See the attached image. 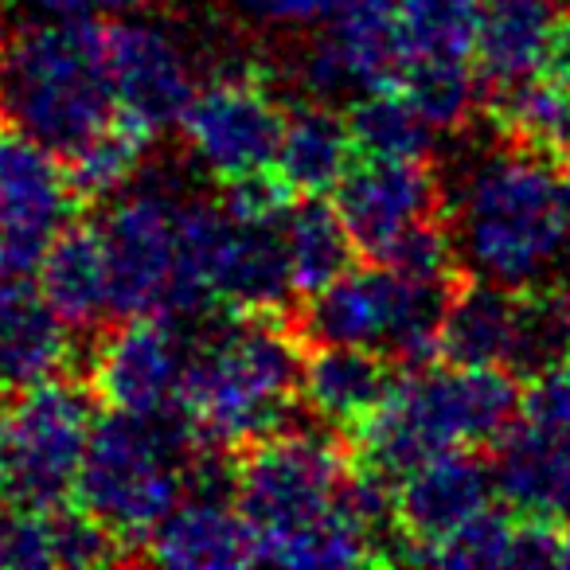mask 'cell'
<instances>
[{
    "instance_id": "1",
    "label": "cell",
    "mask_w": 570,
    "mask_h": 570,
    "mask_svg": "<svg viewBox=\"0 0 570 570\" xmlns=\"http://www.w3.org/2000/svg\"><path fill=\"white\" fill-rule=\"evenodd\" d=\"M309 344L294 313H243L230 317L199 352H191L180 387V419L196 450L235 453L254 438L285 426L302 399Z\"/></svg>"
},
{
    "instance_id": "2",
    "label": "cell",
    "mask_w": 570,
    "mask_h": 570,
    "mask_svg": "<svg viewBox=\"0 0 570 570\" xmlns=\"http://www.w3.org/2000/svg\"><path fill=\"white\" fill-rule=\"evenodd\" d=\"M508 367L434 364L406 372L391 399L348 438L360 469L395 484L450 450H497L520 422L523 387Z\"/></svg>"
},
{
    "instance_id": "3",
    "label": "cell",
    "mask_w": 570,
    "mask_h": 570,
    "mask_svg": "<svg viewBox=\"0 0 570 570\" xmlns=\"http://www.w3.org/2000/svg\"><path fill=\"white\" fill-rule=\"evenodd\" d=\"M562 176V165L508 141L469 173L458 204H450L469 274L500 285H547V274L570 254Z\"/></svg>"
},
{
    "instance_id": "4",
    "label": "cell",
    "mask_w": 570,
    "mask_h": 570,
    "mask_svg": "<svg viewBox=\"0 0 570 570\" xmlns=\"http://www.w3.org/2000/svg\"><path fill=\"white\" fill-rule=\"evenodd\" d=\"M0 110L4 126L71 157L114 118L106 24L90 17H48L12 32L0 48Z\"/></svg>"
},
{
    "instance_id": "5",
    "label": "cell",
    "mask_w": 570,
    "mask_h": 570,
    "mask_svg": "<svg viewBox=\"0 0 570 570\" xmlns=\"http://www.w3.org/2000/svg\"><path fill=\"white\" fill-rule=\"evenodd\" d=\"M196 458L180 414L141 419V414L106 411L90 430L75 504L95 515L141 562L145 539L188 492V465Z\"/></svg>"
},
{
    "instance_id": "6",
    "label": "cell",
    "mask_w": 570,
    "mask_h": 570,
    "mask_svg": "<svg viewBox=\"0 0 570 570\" xmlns=\"http://www.w3.org/2000/svg\"><path fill=\"white\" fill-rule=\"evenodd\" d=\"M230 473L235 500L262 547L348 512L356 458L344 434L282 426L230 453Z\"/></svg>"
},
{
    "instance_id": "7",
    "label": "cell",
    "mask_w": 570,
    "mask_h": 570,
    "mask_svg": "<svg viewBox=\"0 0 570 570\" xmlns=\"http://www.w3.org/2000/svg\"><path fill=\"white\" fill-rule=\"evenodd\" d=\"M98 399L87 380H48L0 395V508H59L95 430Z\"/></svg>"
},
{
    "instance_id": "8",
    "label": "cell",
    "mask_w": 570,
    "mask_h": 570,
    "mask_svg": "<svg viewBox=\"0 0 570 570\" xmlns=\"http://www.w3.org/2000/svg\"><path fill=\"white\" fill-rule=\"evenodd\" d=\"M110 262L114 317H180L188 313L184 274V199L168 191H129L106 207L102 223Z\"/></svg>"
},
{
    "instance_id": "9",
    "label": "cell",
    "mask_w": 570,
    "mask_h": 570,
    "mask_svg": "<svg viewBox=\"0 0 570 570\" xmlns=\"http://www.w3.org/2000/svg\"><path fill=\"white\" fill-rule=\"evenodd\" d=\"M289 106L269 90L258 67H227L196 87L180 118L188 157L212 180L230 184L274 168Z\"/></svg>"
},
{
    "instance_id": "10",
    "label": "cell",
    "mask_w": 570,
    "mask_h": 570,
    "mask_svg": "<svg viewBox=\"0 0 570 570\" xmlns=\"http://www.w3.org/2000/svg\"><path fill=\"white\" fill-rule=\"evenodd\" d=\"M82 199L56 149L0 126V282L36 277L48 246L79 215Z\"/></svg>"
},
{
    "instance_id": "11",
    "label": "cell",
    "mask_w": 570,
    "mask_h": 570,
    "mask_svg": "<svg viewBox=\"0 0 570 570\" xmlns=\"http://www.w3.org/2000/svg\"><path fill=\"white\" fill-rule=\"evenodd\" d=\"M188 341L173 317H121L95 333V352L82 380L106 411L165 419L180 414V387L188 372Z\"/></svg>"
},
{
    "instance_id": "12",
    "label": "cell",
    "mask_w": 570,
    "mask_h": 570,
    "mask_svg": "<svg viewBox=\"0 0 570 570\" xmlns=\"http://www.w3.org/2000/svg\"><path fill=\"white\" fill-rule=\"evenodd\" d=\"M406 67L399 0H344L305 48L297 79L313 98H360L387 90Z\"/></svg>"
},
{
    "instance_id": "13",
    "label": "cell",
    "mask_w": 570,
    "mask_h": 570,
    "mask_svg": "<svg viewBox=\"0 0 570 570\" xmlns=\"http://www.w3.org/2000/svg\"><path fill=\"white\" fill-rule=\"evenodd\" d=\"M336 207H341L364 262H383L403 235H411L414 227L438 219V215H450L442 176L434 173L430 157H356L348 176L336 184Z\"/></svg>"
},
{
    "instance_id": "14",
    "label": "cell",
    "mask_w": 570,
    "mask_h": 570,
    "mask_svg": "<svg viewBox=\"0 0 570 570\" xmlns=\"http://www.w3.org/2000/svg\"><path fill=\"white\" fill-rule=\"evenodd\" d=\"M106 59H110L118 118L134 121L149 137L180 126L196 75L184 43L157 20H110L106 24Z\"/></svg>"
},
{
    "instance_id": "15",
    "label": "cell",
    "mask_w": 570,
    "mask_h": 570,
    "mask_svg": "<svg viewBox=\"0 0 570 570\" xmlns=\"http://www.w3.org/2000/svg\"><path fill=\"white\" fill-rule=\"evenodd\" d=\"M492 497H497V473H492V461L481 458V450L438 453L403 473L391 484L403 562H422L430 547L492 508Z\"/></svg>"
},
{
    "instance_id": "16",
    "label": "cell",
    "mask_w": 570,
    "mask_h": 570,
    "mask_svg": "<svg viewBox=\"0 0 570 570\" xmlns=\"http://www.w3.org/2000/svg\"><path fill=\"white\" fill-rule=\"evenodd\" d=\"M403 367L364 344H313L305 352L302 403L336 434L352 438L391 399Z\"/></svg>"
},
{
    "instance_id": "17",
    "label": "cell",
    "mask_w": 570,
    "mask_h": 570,
    "mask_svg": "<svg viewBox=\"0 0 570 570\" xmlns=\"http://www.w3.org/2000/svg\"><path fill=\"white\" fill-rule=\"evenodd\" d=\"M75 328L32 277L0 282V395L40 387L71 367Z\"/></svg>"
},
{
    "instance_id": "18",
    "label": "cell",
    "mask_w": 570,
    "mask_h": 570,
    "mask_svg": "<svg viewBox=\"0 0 570 570\" xmlns=\"http://www.w3.org/2000/svg\"><path fill=\"white\" fill-rule=\"evenodd\" d=\"M567 43L570 12H559L551 0H489L473 67L484 90H500L551 67Z\"/></svg>"
},
{
    "instance_id": "19",
    "label": "cell",
    "mask_w": 570,
    "mask_h": 570,
    "mask_svg": "<svg viewBox=\"0 0 570 570\" xmlns=\"http://www.w3.org/2000/svg\"><path fill=\"white\" fill-rule=\"evenodd\" d=\"M528 317V285H500L465 274L445 313L442 360L465 367H508L515 375Z\"/></svg>"
},
{
    "instance_id": "20",
    "label": "cell",
    "mask_w": 570,
    "mask_h": 570,
    "mask_svg": "<svg viewBox=\"0 0 570 570\" xmlns=\"http://www.w3.org/2000/svg\"><path fill=\"white\" fill-rule=\"evenodd\" d=\"M141 562L160 567H246L258 562L254 528L238 504H227L223 492H191L173 512L160 520V528L145 539Z\"/></svg>"
},
{
    "instance_id": "21",
    "label": "cell",
    "mask_w": 570,
    "mask_h": 570,
    "mask_svg": "<svg viewBox=\"0 0 570 570\" xmlns=\"http://www.w3.org/2000/svg\"><path fill=\"white\" fill-rule=\"evenodd\" d=\"M489 118L508 145L570 168V43L551 67L489 90Z\"/></svg>"
},
{
    "instance_id": "22",
    "label": "cell",
    "mask_w": 570,
    "mask_h": 570,
    "mask_svg": "<svg viewBox=\"0 0 570 570\" xmlns=\"http://www.w3.org/2000/svg\"><path fill=\"white\" fill-rule=\"evenodd\" d=\"M43 297L75 333H102L106 317H114L110 262H106L102 230L75 219L40 262Z\"/></svg>"
},
{
    "instance_id": "23",
    "label": "cell",
    "mask_w": 570,
    "mask_h": 570,
    "mask_svg": "<svg viewBox=\"0 0 570 570\" xmlns=\"http://www.w3.org/2000/svg\"><path fill=\"white\" fill-rule=\"evenodd\" d=\"M356 141H352L348 114L333 110L325 98L289 106L285 118L282 149H277V176H282L297 196H325L356 165Z\"/></svg>"
},
{
    "instance_id": "24",
    "label": "cell",
    "mask_w": 570,
    "mask_h": 570,
    "mask_svg": "<svg viewBox=\"0 0 570 570\" xmlns=\"http://www.w3.org/2000/svg\"><path fill=\"white\" fill-rule=\"evenodd\" d=\"M497 492L508 508L543 520L570 515V445L515 422L497 442L492 458Z\"/></svg>"
},
{
    "instance_id": "25",
    "label": "cell",
    "mask_w": 570,
    "mask_h": 570,
    "mask_svg": "<svg viewBox=\"0 0 570 570\" xmlns=\"http://www.w3.org/2000/svg\"><path fill=\"white\" fill-rule=\"evenodd\" d=\"M282 235L289 269H294V289L302 297L321 294L356 262H364L341 207L328 204L325 196H297L282 219Z\"/></svg>"
},
{
    "instance_id": "26",
    "label": "cell",
    "mask_w": 570,
    "mask_h": 570,
    "mask_svg": "<svg viewBox=\"0 0 570 570\" xmlns=\"http://www.w3.org/2000/svg\"><path fill=\"white\" fill-rule=\"evenodd\" d=\"M348 126L360 157H383V160L430 157L438 134L395 87L360 95L348 110Z\"/></svg>"
},
{
    "instance_id": "27",
    "label": "cell",
    "mask_w": 570,
    "mask_h": 570,
    "mask_svg": "<svg viewBox=\"0 0 570 570\" xmlns=\"http://www.w3.org/2000/svg\"><path fill=\"white\" fill-rule=\"evenodd\" d=\"M395 90L438 129H465L481 98V75L473 59H406Z\"/></svg>"
},
{
    "instance_id": "28",
    "label": "cell",
    "mask_w": 570,
    "mask_h": 570,
    "mask_svg": "<svg viewBox=\"0 0 570 570\" xmlns=\"http://www.w3.org/2000/svg\"><path fill=\"white\" fill-rule=\"evenodd\" d=\"M157 137H149L145 129H137L134 121L114 118L95 141H87L79 153L67 157V173H71V184L79 191L82 207L87 204H102V199H114L134 173L145 165V153Z\"/></svg>"
},
{
    "instance_id": "29",
    "label": "cell",
    "mask_w": 570,
    "mask_h": 570,
    "mask_svg": "<svg viewBox=\"0 0 570 570\" xmlns=\"http://www.w3.org/2000/svg\"><path fill=\"white\" fill-rule=\"evenodd\" d=\"M406 59H473L484 0H399Z\"/></svg>"
},
{
    "instance_id": "30",
    "label": "cell",
    "mask_w": 570,
    "mask_h": 570,
    "mask_svg": "<svg viewBox=\"0 0 570 570\" xmlns=\"http://www.w3.org/2000/svg\"><path fill=\"white\" fill-rule=\"evenodd\" d=\"M520 422L539 430V434L554 438V442L570 445V360H562V364L539 372L535 380H528Z\"/></svg>"
},
{
    "instance_id": "31",
    "label": "cell",
    "mask_w": 570,
    "mask_h": 570,
    "mask_svg": "<svg viewBox=\"0 0 570 570\" xmlns=\"http://www.w3.org/2000/svg\"><path fill=\"white\" fill-rule=\"evenodd\" d=\"M238 17L269 32H305L321 28L344 9V0H230Z\"/></svg>"
},
{
    "instance_id": "32",
    "label": "cell",
    "mask_w": 570,
    "mask_h": 570,
    "mask_svg": "<svg viewBox=\"0 0 570 570\" xmlns=\"http://www.w3.org/2000/svg\"><path fill=\"white\" fill-rule=\"evenodd\" d=\"M43 17H95V12H129L145 9L153 0H28Z\"/></svg>"
},
{
    "instance_id": "33",
    "label": "cell",
    "mask_w": 570,
    "mask_h": 570,
    "mask_svg": "<svg viewBox=\"0 0 570 570\" xmlns=\"http://www.w3.org/2000/svg\"><path fill=\"white\" fill-rule=\"evenodd\" d=\"M559 567H570V531H562L559 539Z\"/></svg>"
},
{
    "instance_id": "34",
    "label": "cell",
    "mask_w": 570,
    "mask_h": 570,
    "mask_svg": "<svg viewBox=\"0 0 570 570\" xmlns=\"http://www.w3.org/2000/svg\"><path fill=\"white\" fill-rule=\"evenodd\" d=\"M9 24H4V12H0V48H4V40H9Z\"/></svg>"
},
{
    "instance_id": "35",
    "label": "cell",
    "mask_w": 570,
    "mask_h": 570,
    "mask_svg": "<svg viewBox=\"0 0 570 570\" xmlns=\"http://www.w3.org/2000/svg\"><path fill=\"white\" fill-rule=\"evenodd\" d=\"M0 126H4V110H0Z\"/></svg>"
}]
</instances>
